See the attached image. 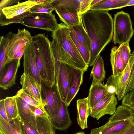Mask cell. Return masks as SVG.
<instances>
[{
  "instance_id": "2",
  "label": "cell",
  "mask_w": 134,
  "mask_h": 134,
  "mask_svg": "<svg viewBox=\"0 0 134 134\" xmlns=\"http://www.w3.org/2000/svg\"><path fill=\"white\" fill-rule=\"evenodd\" d=\"M59 24L58 28L52 31L51 34L52 40L50 44L55 59L84 73L89 65L84 62L72 39L69 27L64 23Z\"/></svg>"
},
{
  "instance_id": "43",
  "label": "cell",
  "mask_w": 134,
  "mask_h": 134,
  "mask_svg": "<svg viewBox=\"0 0 134 134\" xmlns=\"http://www.w3.org/2000/svg\"><path fill=\"white\" fill-rule=\"evenodd\" d=\"M134 5V0H130L127 4L126 7Z\"/></svg>"
},
{
  "instance_id": "6",
  "label": "cell",
  "mask_w": 134,
  "mask_h": 134,
  "mask_svg": "<svg viewBox=\"0 0 134 134\" xmlns=\"http://www.w3.org/2000/svg\"><path fill=\"white\" fill-rule=\"evenodd\" d=\"M113 42L121 44H129L134 33L130 15L123 11L117 12L114 15Z\"/></svg>"
},
{
  "instance_id": "7",
  "label": "cell",
  "mask_w": 134,
  "mask_h": 134,
  "mask_svg": "<svg viewBox=\"0 0 134 134\" xmlns=\"http://www.w3.org/2000/svg\"><path fill=\"white\" fill-rule=\"evenodd\" d=\"M38 4L35 0H29L0 9V25L20 23L25 18L31 14V9Z\"/></svg>"
},
{
  "instance_id": "42",
  "label": "cell",
  "mask_w": 134,
  "mask_h": 134,
  "mask_svg": "<svg viewBox=\"0 0 134 134\" xmlns=\"http://www.w3.org/2000/svg\"><path fill=\"white\" fill-rule=\"evenodd\" d=\"M124 134H134V121L129 129Z\"/></svg>"
},
{
  "instance_id": "40",
  "label": "cell",
  "mask_w": 134,
  "mask_h": 134,
  "mask_svg": "<svg viewBox=\"0 0 134 134\" xmlns=\"http://www.w3.org/2000/svg\"><path fill=\"white\" fill-rule=\"evenodd\" d=\"M25 47L21 49L18 51L13 57L12 59H20L24 54Z\"/></svg>"
},
{
  "instance_id": "23",
  "label": "cell",
  "mask_w": 134,
  "mask_h": 134,
  "mask_svg": "<svg viewBox=\"0 0 134 134\" xmlns=\"http://www.w3.org/2000/svg\"><path fill=\"white\" fill-rule=\"evenodd\" d=\"M130 0H101L91 6L92 10L108 11L111 10L121 9L126 7Z\"/></svg>"
},
{
  "instance_id": "24",
  "label": "cell",
  "mask_w": 134,
  "mask_h": 134,
  "mask_svg": "<svg viewBox=\"0 0 134 134\" xmlns=\"http://www.w3.org/2000/svg\"><path fill=\"white\" fill-rule=\"evenodd\" d=\"M0 134H22L21 120L18 116L9 122L0 116Z\"/></svg>"
},
{
  "instance_id": "21",
  "label": "cell",
  "mask_w": 134,
  "mask_h": 134,
  "mask_svg": "<svg viewBox=\"0 0 134 134\" xmlns=\"http://www.w3.org/2000/svg\"><path fill=\"white\" fill-rule=\"evenodd\" d=\"M15 34L10 32L0 37V72L6 64L9 62V54Z\"/></svg>"
},
{
  "instance_id": "16",
  "label": "cell",
  "mask_w": 134,
  "mask_h": 134,
  "mask_svg": "<svg viewBox=\"0 0 134 134\" xmlns=\"http://www.w3.org/2000/svg\"><path fill=\"white\" fill-rule=\"evenodd\" d=\"M69 68L70 76L69 89L65 102L68 107L79 90L83 82L84 73L81 70L69 65Z\"/></svg>"
},
{
  "instance_id": "25",
  "label": "cell",
  "mask_w": 134,
  "mask_h": 134,
  "mask_svg": "<svg viewBox=\"0 0 134 134\" xmlns=\"http://www.w3.org/2000/svg\"><path fill=\"white\" fill-rule=\"evenodd\" d=\"M110 62L112 69L113 75L118 76L124 69L122 60L119 47L115 46L111 50Z\"/></svg>"
},
{
  "instance_id": "26",
  "label": "cell",
  "mask_w": 134,
  "mask_h": 134,
  "mask_svg": "<svg viewBox=\"0 0 134 134\" xmlns=\"http://www.w3.org/2000/svg\"><path fill=\"white\" fill-rule=\"evenodd\" d=\"M36 119L37 130L39 134H55V129L48 116H37Z\"/></svg>"
},
{
  "instance_id": "17",
  "label": "cell",
  "mask_w": 134,
  "mask_h": 134,
  "mask_svg": "<svg viewBox=\"0 0 134 134\" xmlns=\"http://www.w3.org/2000/svg\"><path fill=\"white\" fill-rule=\"evenodd\" d=\"M16 101L19 116L21 120L29 124L37 130L36 117L34 114L36 107L28 104L17 95Z\"/></svg>"
},
{
  "instance_id": "45",
  "label": "cell",
  "mask_w": 134,
  "mask_h": 134,
  "mask_svg": "<svg viewBox=\"0 0 134 134\" xmlns=\"http://www.w3.org/2000/svg\"><path fill=\"white\" fill-rule=\"evenodd\" d=\"M74 134H86L84 132H77Z\"/></svg>"
},
{
  "instance_id": "39",
  "label": "cell",
  "mask_w": 134,
  "mask_h": 134,
  "mask_svg": "<svg viewBox=\"0 0 134 134\" xmlns=\"http://www.w3.org/2000/svg\"><path fill=\"white\" fill-rule=\"evenodd\" d=\"M35 116H48V115L45 110L36 107L34 112Z\"/></svg>"
},
{
  "instance_id": "12",
  "label": "cell",
  "mask_w": 134,
  "mask_h": 134,
  "mask_svg": "<svg viewBox=\"0 0 134 134\" xmlns=\"http://www.w3.org/2000/svg\"><path fill=\"white\" fill-rule=\"evenodd\" d=\"M24 72L32 76L41 86L42 80L38 69L33 42L27 43L23 54Z\"/></svg>"
},
{
  "instance_id": "41",
  "label": "cell",
  "mask_w": 134,
  "mask_h": 134,
  "mask_svg": "<svg viewBox=\"0 0 134 134\" xmlns=\"http://www.w3.org/2000/svg\"><path fill=\"white\" fill-rule=\"evenodd\" d=\"M134 121V118L132 122L130 123L126 127L122 130L117 132L109 133V134H124L129 129L131 125L132 124Z\"/></svg>"
},
{
  "instance_id": "31",
  "label": "cell",
  "mask_w": 134,
  "mask_h": 134,
  "mask_svg": "<svg viewBox=\"0 0 134 134\" xmlns=\"http://www.w3.org/2000/svg\"><path fill=\"white\" fill-rule=\"evenodd\" d=\"M54 0H46L44 2L33 6L30 9L31 13H48L54 10L52 3Z\"/></svg>"
},
{
  "instance_id": "34",
  "label": "cell",
  "mask_w": 134,
  "mask_h": 134,
  "mask_svg": "<svg viewBox=\"0 0 134 134\" xmlns=\"http://www.w3.org/2000/svg\"><path fill=\"white\" fill-rule=\"evenodd\" d=\"M121 104L122 105L134 111V90L125 95L122 99Z\"/></svg>"
},
{
  "instance_id": "36",
  "label": "cell",
  "mask_w": 134,
  "mask_h": 134,
  "mask_svg": "<svg viewBox=\"0 0 134 134\" xmlns=\"http://www.w3.org/2000/svg\"><path fill=\"white\" fill-rule=\"evenodd\" d=\"M21 124L22 134H39L29 124L21 120Z\"/></svg>"
},
{
  "instance_id": "28",
  "label": "cell",
  "mask_w": 134,
  "mask_h": 134,
  "mask_svg": "<svg viewBox=\"0 0 134 134\" xmlns=\"http://www.w3.org/2000/svg\"><path fill=\"white\" fill-rule=\"evenodd\" d=\"M70 28L80 42L91 52V48L90 39L83 25L82 21L79 24Z\"/></svg>"
},
{
  "instance_id": "11",
  "label": "cell",
  "mask_w": 134,
  "mask_h": 134,
  "mask_svg": "<svg viewBox=\"0 0 134 134\" xmlns=\"http://www.w3.org/2000/svg\"><path fill=\"white\" fill-rule=\"evenodd\" d=\"M117 100L115 94L108 93L90 111V116L98 120L105 115H112L116 109Z\"/></svg>"
},
{
  "instance_id": "18",
  "label": "cell",
  "mask_w": 134,
  "mask_h": 134,
  "mask_svg": "<svg viewBox=\"0 0 134 134\" xmlns=\"http://www.w3.org/2000/svg\"><path fill=\"white\" fill-rule=\"evenodd\" d=\"M33 36L27 30L24 29H18L15 34L14 39L9 54V62L18 51L25 47L27 43L32 41Z\"/></svg>"
},
{
  "instance_id": "38",
  "label": "cell",
  "mask_w": 134,
  "mask_h": 134,
  "mask_svg": "<svg viewBox=\"0 0 134 134\" xmlns=\"http://www.w3.org/2000/svg\"><path fill=\"white\" fill-rule=\"evenodd\" d=\"M19 0H1L0 2V9L12 6V5L20 2Z\"/></svg>"
},
{
  "instance_id": "10",
  "label": "cell",
  "mask_w": 134,
  "mask_h": 134,
  "mask_svg": "<svg viewBox=\"0 0 134 134\" xmlns=\"http://www.w3.org/2000/svg\"><path fill=\"white\" fill-rule=\"evenodd\" d=\"M55 61L54 85L61 100L65 103L68 92L70 80L69 65Z\"/></svg>"
},
{
  "instance_id": "9",
  "label": "cell",
  "mask_w": 134,
  "mask_h": 134,
  "mask_svg": "<svg viewBox=\"0 0 134 134\" xmlns=\"http://www.w3.org/2000/svg\"><path fill=\"white\" fill-rule=\"evenodd\" d=\"M20 23L29 27L38 28L51 32L56 30L59 25L55 15L52 12L31 13L24 18Z\"/></svg>"
},
{
  "instance_id": "27",
  "label": "cell",
  "mask_w": 134,
  "mask_h": 134,
  "mask_svg": "<svg viewBox=\"0 0 134 134\" xmlns=\"http://www.w3.org/2000/svg\"><path fill=\"white\" fill-rule=\"evenodd\" d=\"M105 74L104 61L102 56L99 55L93 65L90 76L93 77V80L102 82L105 78Z\"/></svg>"
},
{
  "instance_id": "35",
  "label": "cell",
  "mask_w": 134,
  "mask_h": 134,
  "mask_svg": "<svg viewBox=\"0 0 134 134\" xmlns=\"http://www.w3.org/2000/svg\"><path fill=\"white\" fill-rule=\"evenodd\" d=\"M93 0H78L79 3L78 12L82 15L90 10L91 4Z\"/></svg>"
},
{
  "instance_id": "5",
  "label": "cell",
  "mask_w": 134,
  "mask_h": 134,
  "mask_svg": "<svg viewBox=\"0 0 134 134\" xmlns=\"http://www.w3.org/2000/svg\"><path fill=\"white\" fill-rule=\"evenodd\" d=\"M134 118V111L124 105H119L105 124L92 129L90 134H109L119 131L132 122Z\"/></svg>"
},
{
  "instance_id": "4",
  "label": "cell",
  "mask_w": 134,
  "mask_h": 134,
  "mask_svg": "<svg viewBox=\"0 0 134 134\" xmlns=\"http://www.w3.org/2000/svg\"><path fill=\"white\" fill-rule=\"evenodd\" d=\"M105 86L108 92L115 93L118 101L134 90V50L123 71L116 77L110 76Z\"/></svg>"
},
{
  "instance_id": "32",
  "label": "cell",
  "mask_w": 134,
  "mask_h": 134,
  "mask_svg": "<svg viewBox=\"0 0 134 134\" xmlns=\"http://www.w3.org/2000/svg\"><path fill=\"white\" fill-rule=\"evenodd\" d=\"M16 95L20 97L28 104L45 110L44 107L38 101L24 92L22 89L17 92Z\"/></svg>"
},
{
  "instance_id": "20",
  "label": "cell",
  "mask_w": 134,
  "mask_h": 134,
  "mask_svg": "<svg viewBox=\"0 0 134 134\" xmlns=\"http://www.w3.org/2000/svg\"><path fill=\"white\" fill-rule=\"evenodd\" d=\"M55 129L66 131L72 124L69 113L65 103L61 101V105L58 114L51 119Z\"/></svg>"
},
{
  "instance_id": "15",
  "label": "cell",
  "mask_w": 134,
  "mask_h": 134,
  "mask_svg": "<svg viewBox=\"0 0 134 134\" xmlns=\"http://www.w3.org/2000/svg\"><path fill=\"white\" fill-rule=\"evenodd\" d=\"M20 83L23 91L38 101L43 107L42 86L32 76L24 72L21 76Z\"/></svg>"
},
{
  "instance_id": "44",
  "label": "cell",
  "mask_w": 134,
  "mask_h": 134,
  "mask_svg": "<svg viewBox=\"0 0 134 134\" xmlns=\"http://www.w3.org/2000/svg\"><path fill=\"white\" fill-rule=\"evenodd\" d=\"M101 1V0H93L91 4V6L96 4V3L100 2Z\"/></svg>"
},
{
  "instance_id": "19",
  "label": "cell",
  "mask_w": 134,
  "mask_h": 134,
  "mask_svg": "<svg viewBox=\"0 0 134 134\" xmlns=\"http://www.w3.org/2000/svg\"><path fill=\"white\" fill-rule=\"evenodd\" d=\"M108 93L105 85L93 80L88 97L90 111Z\"/></svg>"
},
{
  "instance_id": "30",
  "label": "cell",
  "mask_w": 134,
  "mask_h": 134,
  "mask_svg": "<svg viewBox=\"0 0 134 134\" xmlns=\"http://www.w3.org/2000/svg\"><path fill=\"white\" fill-rule=\"evenodd\" d=\"M69 29L70 34L72 39L84 62L89 65L91 57V52L80 42L70 27Z\"/></svg>"
},
{
  "instance_id": "37",
  "label": "cell",
  "mask_w": 134,
  "mask_h": 134,
  "mask_svg": "<svg viewBox=\"0 0 134 134\" xmlns=\"http://www.w3.org/2000/svg\"><path fill=\"white\" fill-rule=\"evenodd\" d=\"M0 116L9 122H10L12 120L9 117L7 113L5 107L4 99L0 100Z\"/></svg>"
},
{
  "instance_id": "3",
  "label": "cell",
  "mask_w": 134,
  "mask_h": 134,
  "mask_svg": "<svg viewBox=\"0 0 134 134\" xmlns=\"http://www.w3.org/2000/svg\"><path fill=\"white\" fill-rule=\"evenodd\" d=\"M37 67L42 80L46 86L51 87L55 83V61L50 41L44 34L33 37Z\"/></svg>"
},
{
  "instance_id": "1",
  "label": "cell",
  "mask_w": 134,
  "mask_h": 134,
  "mask_svg": "<svg viewBox=\"0 0 134 134\" xmlns=\"http://www.w3.org/2000/svg\"><path fill=\"white\" fill-rule=\"evenodd\" d=\"M81 19L90 39L91 50L89 66H92L112 39L113 20L108 11L91 10L83 14Z\"/></svg>"
},
{
  "instance_id": "14",
  "label": "cell",
  "mask_w": 134,
  "mask_h": 134,
  "mask_svg": "<svg viewBox=\"0 0 134 134\" xmlns=\"http://www.w3.org/2000/svg\"><path fill=\"white\" fill-rule=\"evenodd\" d=\"M20 59H12L6 63L0 72V87L6 90L15 85Z\"/></svg>"
},
{
  "instance_id": "22",
  "label": "cell",
  "mask_w": 134,
  "mask_h": 134,
  "mask_svg": "<svg viewBox=\"0 0 134 134\" xmlns=\"http://www.w3.org/2000/svg\"><path fill=\"white\" fill-rule=\"evenodd\" d=\"M76 106L77 123L81 128L83 130L88 127L87 119L90 114L88 97L77 100Z\"/></svg>"
},
{
  "instance_id": "33",
  "label": "cell",
  "mask_w": 134,
  "mask_h": 134,
  "mask_svg": "<svg viewBox=\"0 0 134 134\" xmlns=\"http://www.w3.org/2000/svg\"><path fill=\"white\" fill-rule=\"evenodd\" d=\"M118 47L124 69L128 63L131 55L130 48L129 44L127 43L121 44Z\"/></svg>"
},
{
  "instance_id": "8",
  "label": "cell",
  "mask_w": 134,
  "mask_h": 134,
  "mask_svg": "<svg viewBox=\"0 0 134 134\" xmlns=\"http://www.w3.org/2000/svg\"><path fill=\"white\" fill-rule=\"evenodd\" d=\"M60 19L69 27L79 24L82 15L78 12V0H54L52 3Z\"/></svg>"
},
{
  "instance_id": "29",
  "label": "cell",
  "mask_w": 134,
  "mask_h": 134,
  "mask_svg": "<svg viewBox=\"0 0 134 134\" xmlns=\"http://www.w3.org/2000/svg\"><path fill=\"white\" fill-rule=\"evenodd\" d=\"M16 95L6 97L4 99V104L7 113L9 117L13 120L19 116L16 101Z\"/></svg>"
},
{
  "instance_id": "13",
  "label": "cell",
  "mask_w": 134,
  "mask_h": 134,
  "mask_svg": "<svg viewBox=\"0 0 134 134\" xmlns=\"http://www.w3.org/2000/svg\"><path fill=\"white\" fill-rule=\"evenodd\" d=\"M43 91V106L51 119L58 114L62 100L54 85L51 87H47Z\"/></svg>"
}]
</instances>
